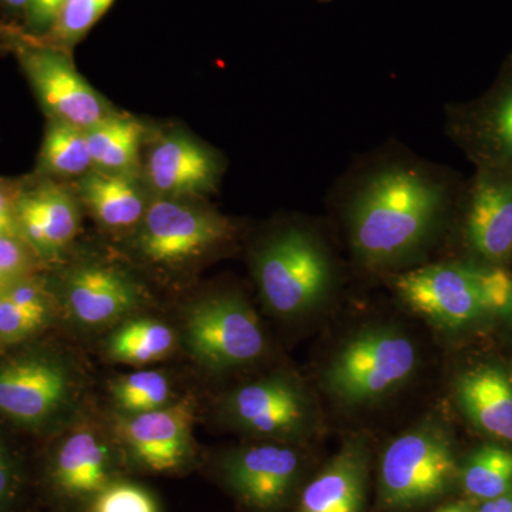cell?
Returning a JSON list of instances; mask_svg holds the SVG:
<instances>
[{
	"instance_id": "31",
	"label": "cell",
	"mask_w": 512,
	"mask_h": 512,
	"mask_svg": "<svg viewBox=\"0 0 512 512\" xmlns=\"http://www.w3.org/2000/svg\"><path fill=\"white\" fill-rule=\"evenodd\" d=\"M35 251L19 235H0V278H26L35 266Z\"/></svg>"
},
{
	"instance_id": "15",
	"label": "cell",
	"mask_w": 512,
	"mask_h": 512,
	"mask_svg": "<svg viewBox=\"0 0 512 512\" xmlns=\"http://www.w3.org/2000/svg\"><path fill=\"white\" fill-rule=\"evenodd\" d=\"M192 423L191 403L178 402L156 412L124 416L120 433L141 466L164 473L175 470L187 460Z\"/></svg>"
},
{
	"instance_id": "23",
	"label": "cell",
	"mask_w": 512,
	"mask_h": 512,
	"mask_svg": "<svg viewBox=\"0 0 512 512\" xmlns=\"http://www.w3.org/2000/svg\"><path fill=\"white\" fill-rule=\"evenodd\" d=\"M50 303L45 288L35 279L13 281L0 295V342H19L45 326Z\"/></svg>"
},
{
	"instance_id": "6",
	"label": "cell",
	"mask_w": 512,
	"mask_h": 512,
	"mask_svg": "<svg viewBox=\"0 0 512 512\" xmlns=\"http://www.w3.org/2000/svg\"><path fill=\"white\" fill-rule=\"evenodd\" d=\"M18 57L49 120L87 131L116 114L109 100L84 79L62 47L20 46Z\"/></svg>"
},
{
	"instance_id": "7",
	"label": "cell",
	"mask_w": 512,
	"mask_h": 512,
	"mask_svg": "<svg viewBox=\"0 0 512 512\" xmlns=\"http://www.w3.org/2000/svg\"><path fill=\"white\" fill-rule=\"evenodd\" d=\"M138 227V251L160 265L198 258L227 241L232 229L217 212L171 198H156L148 204Z\"/></svg>"
},
{
	"instance_id": "18",
	"label": "cell",
	"mask_w": 512,
	"mask_h": 512,
	"mask_svg": "<svg viewBox=\"0 0 512 512\" xmlns=\"http://www.w3.org/2000/svg\"><path fill=\"white\" fill-rule=\"evenodd\" d=\"M110 476L109 447L93 430L73 431L50 461V484L66 497H94L110 484Z\"/></svg>"
},
{
	"instance_id": "11",
	"label": "cell",
	"mask_w": 512,
	"mask_h": 512,
	"mask_svg": "<svg viewBox=\"0 0 512 512\" xmlns=\"http://www.w3.org/2000/svg\"><path fill=\"white\" fill-rule=\"evenodd\" d=\"M453 126L478 168L512 171V55L493 87L458 110Z\"/></svg>"
},
{
	"instance_id": "27",
	"label": "cell",
	"mask_w": 512,
	"mask_h": 512,
	"mask_svg": "<svg viewBox=\"0 0 512 512\" xmlns=\"http://www.w3.org/2000/svg\"><path fill=\"white\" fill-rule=\"evenodd\" d=\"M111 394L124 416L156 412L173 404L170 380L158 370H140L120 377L111 386Z\"/></svg>"
},
{
	"instance_id": "2",
	"label": "cell",
	"mask_w": 512,
	"mask_h": 512,
	"mask_svg": "<svg viewBox=\"0 0 512 512\" xmlns=\"http://www.w3.org/2000/svg\"><path fill=\"white\" fill-rule=\"evenodd\" d=\"M416 367L412 339L389 326H373L340 346L323 373V384L339 403L363 406L396 392Z\"/></svg>"
},
{
	"instance_id": "22",
	"label": "cell",
	"mask_w": 512,
	"mask_h": 512,
	"mask_svg": "<svg viewBox=\"0 0 512 512\" xmlns=\"http://www.w3.org/2000/svg\"><path fill=\"white\" fill-rule=\"evenodd\" d=\"M86 136L94 170L133 177L143 141L140 123L116 113L87 130Z\"/></svg>"
},
{
	"instance_id": "19",
	"label": "cell",
	"mask_w": 512,
	"mask_h": 512,
	"mask_svg": "<svg viewBox=\"0 0 512 512\" xmlns=\"http://www.w3.org/2000/svg\"><path fill=\"white\" fill-rule=\"evenodd\" d=\"M369 451L352 439L303 491L299 512H360L365 501Z\"/></svg>"
},
{
	"instance_id": "5",
	"label": "cell",
	"mask_w": 512,
	"mask_h": 512,
	"mask_svg": "<svg viewBox=\"0 0 512 512\" xmlns=\"http://www.w3.org/2000/svg\"><path fill=\"white\" fill-rule=\"evenodd\" d=\"M185 338L195 359L214 370L249 365L266 348L258 316L241 296L231 293L194 305L187 316Z\"/></svg>"
},
{
	"instance_id": "29",
	"label": "cell",
	"mask_w": 512,
	"mask_h": 512,
	"mask_svg": "<svg viewBox=\"0 0 512 512\" xmlns=\"http://www.w3.org/2000/svg\"><path fill=\"white\" fill-rule=\"evenodd\" d=\"M470 266L485 312L505 316L512 298V274L504 266Z\"/></svg>"
},
{
	"instance_id": "3",
	"label": "cell",
	"mask_w": 512,
	"mask_h": 512,
	"mask_svg": "<svg viewBox=\"0 0 512 512\" xmlns=\"http://www.w3.org/2000/svg\"><path fill=\"white\" fill-rule=\"evenodd\" d=\"M254 265L262 298L281 316L312 311L332 286L328 254L303 229H286L269 239L256 254Z\"/></svg>"
},
{
	"instance_id": "32",
	"label": "cell",
	"mask_w": 512,
	"mask_h": 512,
	"mask_svg": "<svg viewBox=\"0 0 512 512\" xmlns=\"http://www.w3.org/2000/svg\"><path fill=\"white\" fill-rule=\"evenodd\" d=\"M22 476L16 461L0 444V512H13L19 503Z\"/></svg>"
},
{
	"instance_id": "14",
	"label": "cell",
	"mask_w": 512,
	"mask_h": 512,
	"mask_svg": "<svg viewBox=\"0 0 512 512\" xmlns=\"http://www.w3.org/2000/svg\"><path fill=\"white\" fill-rule=\"evenodd\" d=\"M13 215L20 238L40 258H55L72 244L80 228L76 197L49 181L19 192Z\"/></svg>"
},
{
	"instance_id": "28",
	"label": "cell",
	"mask_w": 512,
	"mask_h": 512,
	"mask_svg": "<svg viewBox=\"0 0 512 512\" xmlns=\"http://www.w3.org/2000/svg\"><path fill=\"white\" fill-rule=\"evenodd\" d=\"M114 0H66L49 35L66 50L79 43L96 25Z\"/></svg>"
},
{
	"instance_id": "26",
	"label": "cell",
	"mask_w": 512,
	"mask_h": 512,
	"mask_svg": "<svg viewBox=\"0 0 512 512\" xmlns=\"http://www.w3.org/2000/svg\"><path fill=\"white\" fill-rule=\"evenodd\" d=\"M461 484L474 500L490 501L512 491V451L497 446L478 448L461 468Z\"/></svg>"
},
{
	"instance_id": "12",
	"label": "cell",
	"mask_w": 512,
	"mask_h": 512,
	"mask_svg": "<svg viewBox=\"0 0 512 512\" xmlns=\"http://www.w3.org/2000/svg\"><path fill=\"white\" fill-rule=\"evenodd\" d=\"M464 239L483 264L512 259V171L478 168L468 191Z\"/></svg>"
},
{
	"instance_id": "20",
	"label": "cell",
	"mask_w": 512,
	"mask_h": 512,
	"mask_svg": "<svg viewBox=\"0 0 512 512\" xmlns=\"http://www.w3.org/2000/svg\"><path fill=\"white\" fill-rule=\"evenodd\" d=\"M457 400L478 429L512 443V379L504 370L494 366L467 370L458 379Z\"/></svg>"
},
{
	"instance_id": "9",
	"label": "cell",
	"mask_w": 512,
	"mask_h": 512,
	"mask_svg": "<svg viewBox=\"0 0 512 512\" xmlns=\"http://www.w3.org/2000/svg\"><path fill=\"white\" fill-rule=\"evenodd\" d=\"M227 412L241 429L259 437L298 439L313 424V407L305 389L286 376L245 384L229 394Z\"/></svg>"
},
{
	"instance_id": "24",
	"label": "cell",
	"mask_w": 512,
	"mask_h": 512,
	"mask_svg": "<svg viewBox=\"0 0 512 512\" xmlns=\"http://www.w3.org/2000/svg\"><path fill=\"white\" fill-rule=\"evenodd\" d=\"M39 168L42 173L66 178H82L93 171L86 131L49 120L40 148Z\"/></svg>"
},
{
	"instance_id": "38",
	"label": "cell",
	"mask_w": 512,
	"mask_h": 512,
	"mask_svg": "<svg viewBox=\"0 0 512 512\" xmlns=\"http://www.w3.org/2000/svg\"><path fill=\"white\" fill-rule=\"evenodd\" d=\"M6 6L12 9H22L25 12L26 6H28L29 0H2Z\"/></svg>"
},
{
	"instance_id": "39",
	"label": "cell",
	"mask_w": 512,
	"mask_h": 512,
	"mask_svg": "<svg viewBox=\"0 0 512 512\" xmlns=\"http://www.w3.org/2000/svg\"><path fill=\"white\" fill-rule=\"evenodd\" d=\"M13 281H6V279L0 278V295H2L3 292H5V289L8 288L10 284H12Z\"/></svg>"
},
{
	"instance_id": "13",
	"label": "cell",
	"mask_w": 512,
	"mask_h": 512,
	"mask_svg": "<svg viewBox=\"0 0 512 512\" xmlns=\"http://www.w3.org/2000/svg\"><path fill=\"white\" fill-rule=\"evenodd\" d=\"M220 160L214 151L187 134L160 138L146 164V181L157 198L188 200L210 194L220 180Z\"/></svg>"
},
{
	"instance_id": "17",
	"label": "cell",
	"mask_w": 512,
	"mask_h": 512,
	"mask_svg": "<svg viewBox=\"0 0 512 512\" xmlns=\"http://www.w3.org/2000/svg\"><path fill=\"white\" fill-rule=\"evenodd\" d=\"M301 458L281 446L244 448L228 458L227 478L242 500L259 508L281 503L298 476Z\"/></svg>"
},
{
	"instance_id": "1",
	"label": "cell",
	"mask_w": 512,
	"mask_h": 512,
	"mask_svg": "<svg viewBox=\"0 0 512 512\" xmlns=\"http://www.w3.org/2000/svg\"><path fill=\"white\" fill-rule=\"evenodd\" d=\"M447 190L417 168L387 167L370 175L349 208V232L355 254L370 268L410 261L439 227Z\"/></svg>"
},
{
	"instance_id": "8",
	"label": "cell",
	"mask_w": 512,
	"mask_h": 512,
	"mask_svg": "<svg viewBox=\"0 0 512 512\" xmlns=\"http://www.w3.org/2000/svg\"><path fill=\"white\" fill-rule=\"evenodd\" d=\"M396 291L414 312L444 329L487 315L470 264L423 266L397 276Z\"/></svg>"
},
{
	"instance_id": "36",
	"label": "cell",
	"mask_w": 512,
	"mask_h": 512,
	"mask_svg": "<svg viewBox=\"0 0 512 512\" xmlns=\"http://www.w3.org/2000/svg\"><path fill=\"white\" fill-rule=\"evenodd\" d=\"M0 235H19V229L18 224H16L15 215L0 214Z\"/></svg>"
},
{
	"instance_id": "35",
	"label": "cell",
	"mask_w": 512,
	"mask_h": 512,
	"mask_svg": "<svg viewBox=\"0 0 512 512\" xmlns=\"http://www.w3.org/2000/svg\"><path fill=\"white\" fill-rule=\"evenodd\" d=\"M19 192H15L8 183L0 180V214H13L16 198Z\"/></svg>"
},
{
	"instance_id": "4",
	"label": "cell",
	"mask_w": 512,
	"mask_h": 512,
	"mask_svg": "<svg viewBox=\"0 0 512 512\" xmlns=\"http://www.w3.org/2000/svg\"><path fill=\"white\" fill-rule=\"evenodd\" d=\"M457 474L446 434L423 424L394 439L380 464V494L389 507L409 508L446 493Z\"/></svg>"
},
{
	"instance_id": "34",
	"label": "cell",
	"mask_w": 512,
	"mask_h": 512,
	"mask_svg": "<svg viewBox=\"0 0 512 512\" xmlns=\"http://www.w3.org/2000/svg\"><path fill=\"white\" fill-rule=\"evenodd\" d=\"M476 512H512V491L503 497L484 501Z\"/></svg>"
},
{
	"instance_id": "37",
	"label": "cell",
	"mask_w": 512,
	"mask_h": 512,
	"mask_svg": "<svg viewBox=\"0 0 512 512\" xmlns=\"http://www.w3.org/2000/svg\"><path fill=\"white\" fill-rule=\"evenodd\" d=\"M436 512H476L473 510V508L470 507V505L466 503H457V504H450L446 505V507L440 508V510H437Z\"/></svg>"
},
{
	"instance_id": "10",
	"label": "cell",
	"mask_w": 512,
	"mask_h": 512,
	"mask_svg": "<svg viewBox=\"0 0 512 512\" xmlns=\"http://www.w3.org/2000/svg\"><path fill=\"white\" fill-rule=\"evenodd\" d=\"M72 382L66 367L45 355L0 363V414L22 424L42 426L69 400Z\"/></svg>"
},
{
	"instance_id": "40",
	"label": "cell",
	"mask_w": 512,
	"mask_h": 512,
	"mask_svg": "<svg viewBox=\"0 0 512 512\" xmlns=\"http://www.w3.org/2000/svg\"><path fill=\"white\" fill-rule=\"evenodd\" d=\"M505 316H507V318L512 319V298H511L510 308H508V311H507V313H505Z\"/></svg>"
},
{
	"instance_id": "16",
	"label": "cell",
	"mask_w": 512,
	"mask_h": 512,
	"mask_svg": "<svg viewBox=\"0 0 512 512\" xmlns=\"http://www.w3.org/2000/svg\"><path fill=\"white\" fill-rule=\"evenodd\" d=\"M64 302L80 325L103 326L137 309V285L119 269L86 265L73 269L64 284Z\"/></svg>"
},
{
	"instance_id": "30",
	"label": "cell",
	"mask_w": 512,
	"mask_h": 512,
	"mask_svg": "<svg viewBox=\"0 0 512 512\" xmlns=\"http://www.w3.org/2000/svg\"><path fill=\"white\" fill-rule=\"evenodd\" d=\"M92 512H158L156 501L143 488L128 483L107 485L94 495Z\"/></svg>"
},
{
	"instance_id": "25",
	"label": "cell",
	"mask_w": 512,
	"mask_h": 512,
	"mask_svg": "<svg viewBox=\"0 0 512 512\" xmlns=\"http://www.w3.org/2000/svg\"><path fill=\"white\" fill-rule=\"evenodd\" d=\"M175 333L170 326L154 319H136L123 323L110 336V356L131 365H146L170 355Z\"/></svg>"
},
{
	"instance_id": "33",
	"label": "cell",
	"mask_w": 512,
	"mask_h": 512,
	"mask_svg": "<svg viewBox=\"0 0 512 512\" xmlns=\"http://www.w3.org/2000/svg\"><path fill=\"white\" fill-rule=\"evenodd\" d=\"M66 0H29L25 9L26 23L32 32L49 33Z\"/></svg>"
},
{
	"instance_id": "21",
	"label": "cell",
	"mask_w": 512,
	"mask_h": 512,
	"mask_svg": "<svg viewBox=\"0 0 512 512\" xmlns=\"http://www.w3.org/2000/svg\"><path fill=\"white\" fill-rule=\"evenodd\" d=\"M79 194L100 224L111 229L140 225L148 207L143 191L128 175L90 171L80 178Z\"/></svg>"
}]
</instances>
